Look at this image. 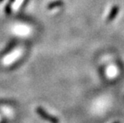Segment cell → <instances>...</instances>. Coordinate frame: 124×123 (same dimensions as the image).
Listing matches in <instances>:
<instances>
[{
	"label": "cell",
	"mask_w": 124,
	"mask_h": 123,
	"mask_svg": "<svg viewBox=\"0 0 124 123\" xmlns=\"http://www.w3.org/2000/svg\"><path fill=\"white\" fill-rule=\"evenodd\" d=\"M0 1H1V0H0Z\"/></svg>",
	"instance_id": "obj_5"
},
{
	"label": "cell",
	"mask_w": 124,
	"mask_h": 123,
	"mask_svg": "<svg viewBox=\"0 0 124 123\" xmlns=\"http://www.w3.org/2000/svg\"><path fill=\"white\" fill-rule=\"evenodd\" d=\"M115 123H119V122H115Z\"/></svg>",
	"instance_id": "obj_4"
},
{
	"label": "cell",
	"mask_w": 124,
	"mask_h": 123,
	"mask_svg": "<svg viewBox=\"0 0 124 123\" xmlns=\"http://www.w3.org/2000/svg\"><path fill=\"white\" fill-rule=\"evenodd\" d=\"M118 11H119V8H118V6L112 7L111 9H110V11L109 13V14H108V16H107V22H111V21L114 20L116 18V16H117Z\"/></svg>",
	"instance_id": "obj_2"
},
{
	"label": "cell",
	"mask_w": 124,
	"mask_h": 123,
	"mask_svg": "<svg viewBox=\"0 0 124 123\" xmlns=\"http://www.w3.org/2000/svg\"><path fill=\"white\" fill-rule=\"evenodd\" d=\"M63 5V1L62 0H56V1L51 2L46 6V8L48 10H52L54 8H56V7H62Z\"/></svg>",
	"instance_id": "obj_3"
},
{
	"label": "cell",
	"mask_w": 124,
	"mask_h": 123,
	"mask_svg": "<svg viewBox=\"0 0 124 123\" xmlns=\"http://www.w3.org/2000/svg\"><path fill=\"white\" fill-rule=\"evenodd\" d=\"M35 111H36V113L42 117V118L46 120V121H48L51 123H59V119H58L56 117L53 116V115L49 114L43 108H42V107H37Z\"/></svg>",
	"instance_id": "obj_1"
}]
</instances>
